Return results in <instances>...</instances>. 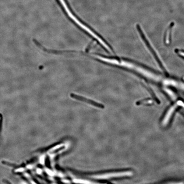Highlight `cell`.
<instances>
[{"instance_id": "3957f363", "label": "cell", "mask_w": 184, "mask_h": 184, "mask_svg": "<svg viewBox=\"0 0 184 184\" xmlns=\"http://www.w3.org/2000/svg\"><path fill=\"white\" fill-rule=\"evenodd\" d=\"M170 184H183V183L180 182V183H171Z\"/></svg>"}, {"instance_id": "7a4b0ae2", "label": "cell", "mask_w": 184, "mask_h": 184, "mask_svg": "<svg viewBox=\"0 0 184 184\" xmlns=\"http://www.w3.org/2000/svg\"><path fill=\"white\" fill-rule=\"evenodd\" d=\"M176 105H174L173 106L171 107L168 111L167 113L165 116L164 118L163 119V121L162 122V125L163 126H166L168 123L169 122L170 118L172 117V114L175 109H176Z\"/></svg>"}, {"instance_id": "6da1fadb", "label": "cell", "mask_w": 184, "mask_h": 184, "mask_svg": "<svg viewBox=\"0 0 184 184\" xmlns=\"http://www.w3.org/2000/svg\"><path fill=\"white\" fill-rule=\"evenodd\" d=\"M70 96L72 98H74V99H76V100L86 103L92 105L97 107V108H104L103 105L99 103L89 99V98H87L86 97L80 96V95H77V94H70Z\"/></svg>"}]
</instances>
